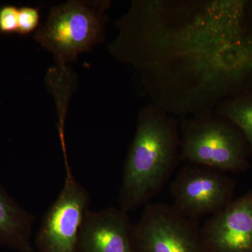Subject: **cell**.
<instances>
[{
	"label": "cell",
	"mask_w": 252,
	"mask_h": 252,
	"mask_svg": "<svg viewBox=\"0 0 252 252\" xmlns=\"http://www.w3.org/2000/svg\"><path fill=\"white\" fill-rule=\"evenodd\" d=\"M235 186L225 172L186 163L170 183L172 205L184 216L198 220L226 206L234 198Z\"/></svg>",
	"instance_id": "cell-7"
},
{
	"label": "cell",
	"mask_w": 252,
	"mask_h": 252,
	"mask_svg": "<svg viewBox=\"0 0 252 252\" xmlns=\"http://www.w3.org/2000/svg\"><path fill=\"white\" fill-rule=\"evenodd\" d=\"M116 26L109 54L170 115L214 110L252 88V1L135 0Z\"/></svg>",
	"instance_id": "cell-1"
},
{
	"label": "cell",
	"mask_w": 252,
	"mask_h": 252,
	"mask_svg": "<svg viewBox=\"0 0 252 252\" xmlns=\"http://www.w3.org/2000/svg\"><path fill=\"white\" fill-rule=\"evenodd\" d=\"M200 233L205 252H252V190L209 217Z\"/></svg>",
	"instance_id": "cell-8"
},
{
	"label": "cell",
	"mask_w": 252,
	"mask_h": 252,
	"mask_svg": "<svg viewBox=\"0 0 252 252\" xmlns=\"http://www.w3.org/2000/svg\"><path fill=\"white\" fill-rule=\"evenodd\" d=\"M64 185L41 218L36 234L40 252H77L81 225L89 211L91 195L65 162Z\"/></svg>",
	"instance_id": "cell-6"
},
{
	"label": "cell",
	"mask_w": 252,
	"mask_h": 252,
	"mask_svg": "<svg viewBox=\"0 0 252 252\" xmlns=\"http://www.w3.org/2000/svg\"><path fill=\"white\" fill-rule=\"evenodd\" d=\"M132 225L120 207L89 210L81 225L77 252H135Z\"/></svg>",
	"instance_id": "cell-9"
},
{
	"label": "cell",
	"mask_w": 252,
	"mask_h": 252,
	"mask_svg": "<svg viewBox=\"0 0 252 252\" xmlns=\"http://www.w3.org/2000/svg\"><path fill=\"white\" fill-rule=\"evenodd\" d=\"M39 10L35 8L24 6L18 11V33L21 34H29L39 26Z\"/></svg>",
	"instance_id": "cell-12"
},
{
	"label": "cell",
	"mask_w": 252,
	"mask_h": 252,
	"mask_svg": "<svg viewBox=\"0 0 252 252\" xmlns=\"http://www.w3.org/2000/svg\"><path fill=\"white\" fill-rule=\"evenodd\" d=\"M109 1H69L50 10L36 41L54 55L59 65L76 61L103 41Z\"/></svg>",
	"instance_id": "cell-4"
},
{
	"label": "cell",
	"mask_w": 252,
	"mask_h": 252,
	"mask_svg": "<svg viewBox=\"0 0 252 252\" xmlns=\"http://www.w3.org/2000/svg\"><path fill=\"white\" fill-rule=\"evenodd\" d=\"M214 111L233 123L243 133L250 148L252 162V88L223 99Z\"/></svg>",
	"instance_id": "cell-11"
},
{
	"label": "cell",
	"mask_w": 252,
	"mask_h": 252,
	"mask_svg": "<svg viewBox=\"0 0 252 252\" xmlns=\"http://www.w3.org/2000/svg\"><path fill=\"white\" fill-rule=\"evenodd\" d=\"M35 217L11 198L0 186V245L32 252L31 237Z\"/></svg>",
	"instance_id": "cell-10"
},
{
	"label": "cell",
	"mask_w": 252,
	"mask_h": 252,
	"mask_svg": "<svg viewBox=\"0 0 252 252\" xmlns=\"http://www.w3.org/2000/svg\"><path fill=\"white\" fill-rule=\"evenodd\" d=\"M132 240L139 252H205L198 220L163 203L144 206L132 223Z\"/></svg>",
	"instance_id": "cell-5"
},
{
	"label": "cell",
	"mask_w": 252,
	"mask_h": 252,
	"mask_svg": "<svg viewBox=\"0 0 252 252\" xmlns=\"http://www.w3.org/2000/svg\"><path fill=\"white\" fill-rule=\"evenodd\" d=\"M180 161V123L154 104L141 109L123 169L119 207L128 213L150 203Z\"/></svg>",
	"instance_id": "cell-2"
},
{
	"label": "cell",
	"mask_w": 252,
	"mask_h": 252,
	"mask_svg": "<svg viewBox=\"0 0 252 252\" xmlns=\"http://www.w3.org/2000/svg\"><path fill=\"white\" fill-rule=\"evenodd\" d=\"M18 11L16 6L11 5L0 8V32H17Z\"/></svg>",
	"instance_id": "cell-13"
},
{
	"label": "cell",
	"mask_w": 252,
	"mask_h": 252,
	"mask_svg": "<svg viewBox=\"0 0 252 252\" xmlns=\"http://www.w3.org/2000/svg\"><path fill=\"white\" fill-rule=\"evenodd\" d=\"M180 160L225 172L251 166V154L243 133L215 111L184 117L180 123Z\"/></svg>",
	"instance_id": "cell-3"
}]
</instances>
